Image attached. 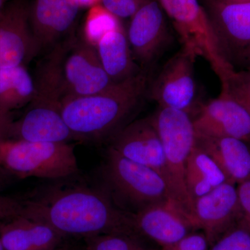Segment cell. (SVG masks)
<instances>
[{
    "label": "cell",
    "instance_id": "1",
    "mask_svg": "<svg viewBox=\"0 0 250 250\" xmlns=\"http://www.w3.org/2000/svg\"><path fill=\"white\" fill-rule=\"evenodd\" d=\"M23 205L21 215L49 225L62 237L136 233L131 214L120 209L107 192L92 188H54Z\"/></svg>",
    "mask_w": 250,
    "mask_h": 250
},
{
    "label": "cell",
    "instance_id": "2",
    "mask_svg": "<svg viewBox=\"0 0 250 250\" xmlns=\"http://www.w3.org/2000/svg\"><path fill=\"white\" fill-rule=\"evenodd\" d=\"M148 77L142 70L101 93L62 102L64 121L79 140L112 139L139 107L147 93Z\"/></svg>",
    "mask_w": 250,
    "mask_h": 250
},
{
    "label": "cell",
    "instance_id": "3",
    "mask_svg": "<svg viewBox=\"0 0 250 250\" xmlns=\"http://www.w3.org/2000/svg\"><path fill=\"white\" fill-rule=\"evenodd\" d=\"M41 65L58 88L62 103L101 93L116 83L104 69L96 47L83 39L70 37L57 44Z\"/></svg>",
    "mask_w": 250,
    "mask_h": 250
},
{
    "label": "cell",
    "instance_id": "4",
    "mask_svg": "<svg viewBox=\"0 0 250 250\" xmlns=\"http://www.w3.org/2000/svg\"><path fill=\"white\" fill-rule=\"evenodd\" d=\"M149 117L164 147L170 203L190 219L195 228L194 202L188 192L185 179L188 158L196 139L192 116L181 110L159 106Z\"/></svg>",
    "mask_w": 250,
    "mask_h": 250
},
{
    "label": "cell",
    "instance_id": "5",
    "mask_svg": "<svg viewBox=\"0 0 250 250\" xmlns=\"http://www.w3.org/2000/svg\"><path fill=\"white\" fill-rule=\"evenodd\" d=\"M107 193L122 210L139 213L170 202L165 179L156 171L129 160L109 147L104 167Z\"/></svg>",
    "mask_w": 250,
    "mask_h": 250
},
{
    "label": "cell",
    "instance_id": "6",
    "mask_svg": "<svg viewBox=\"0 0 250 250\" xmlns=\"http://www.w3.org/2000/svg\"><path fill=\"white\" fill-rule=\"evenodd\" d=\"M0 166L21 178L58 179L77 174L75 148L69 143L0 141Z\"/></svg>",
    "mask_w": 250,
    "mask_h": 250
},
{
    "label": "cell",
    "instance_id": "7",
    "mask_svg": "<svg viewBox=\"0 0 250 250\" xmlns=\"http://www.w3.org/2000/svg\"><path fill=\"white\" fill-rule=\"evenodd\" d=\"M158 1L173 24L182 48L195 59H205L220 82L234 71L222 57L209 18L199 0Z\"/></svg>",
    "mask_w": 250,
    "mask_h": 250
},
{
    "label": "cell",
    "instance_id": "8",
    "mask_svg": "<svg viewBox=\"0 0 250 250\" xmlns=\"http://www.w3.org/2000/svg\"><path fill=\"white\" fill-rule=\"evenodd\" d=\"M218 45L225 62L234 70L250 67V3L227 4L204 0Z\"/></svg>",
    "mask_w": 250,
    "mask_h": 250
},
{
    "label": "cell",
    "instance_id": "9",
    "mask_svg": "<svg viewBox=\"0 0 250 250\" xmlns=\"http://www.w3.org/2000/svg\"><path fill=\"white\" fill-rule=\"evenodd\" d=\"M196 59L182 48L168 59L152 83L148 95L160 107L174 108L191 116L202 104H197V86L194 75Z\"/></svg>",
    "mask_w": 250,
    "mask_h": 250
},
{
    "label": "cell",
    "instance_id": "10",
    "mask_svg": "<svg viewBox=\"0 0 250 250\" xmlns=\"http://www.w3.org/2000/svg\"><path fill=\"white\" fill-rule=\"evenodd\" d=\"M28 0H11L0 11V70L25 65L41 51L29 20Z\"/></svg>",
    "mask_w": 250,
    "mask_h": 250
},
{
    "label": "cell",
    "instance_id": "11",
    "mask_svg": "<svg viewBox=\"0 0 250 250\" xmlns=\"http://www.w3.org/2000/svg\"><path fill=\"white\" fill-rule=\"evenodd\" d=\"M62 106V104L35 95L24 114L11 122L8 139L46 143L79 140L64 121Z\"/></svg>",
    "mask_w": 250,
    "mask_h": 250
},
{
    "label": "cell",
    "instance_id": "12",
    "mask_svg": "<svg viewBox=\"0 0 250 250\" xmlns=\"http://www.w3.org/2000/svg\"><path fill=\"white\" fill-rule=\"evenodd\" d=\"M196 136L234 138L250 144V117L239 103L221 92L218 98L202 104L192 117Z\"/></svg>",
    "mask_w": 250,
    "mask_h": 250
},
{
    "label": "cell",
    "instance_id": "13",
    "mask_svg": "<svg viewBox=\"0 0 250 250\" xmlns=\"http://www.w3.org/2000/svg\"><path fill=\"white\" fill-rule=\"evenodd\" d=\"M243 216L236 184L225 182L194 201L195 228L209 246Z\"/></svg>",
    "mask_w": 250,
    "mask_h": 250
},
{
    "label": "cell",
    "instance_id": "14",
    "mask_svg": "<svg viewBox=\"0 0 250 250\" xmlns=\"http://www.w3.org/2000/svg\"><path fill=\"white\" fill-rule=\"evenodd\" d=\"M126 35L135 58L146 70L169 40L165 13L158 0H149L131 18Z\"/></svg>",
    "mask_w": 250,
    "mask_h": 250
},
{
    "label": "cell",
    "instance_id": "15",
    "mask_svg": "<svg viewBox=\"0 0 250 250\" xmlns=\"http://www.w3.org/2000/svg\"><path fill=\"white\" fill-rule=\"evenodd\" d=\"M110 147L126 159L156 171L166 181L164 147L149 117L126 125L112 138Z\"/></svg>",
    "mask_w": 250,
    "mask_h": 250
},
{
    "label": "cell",
    "instance_id": "16",
    "mask_svg": "<svg viewBox=\"0 0 250 250\" xmlns=\"http://www.w3.org/2000/svg\"><path fill=\"white\" fill-rule=\"evenodd\" d=\"M131 220L136 234L160 248L172 246L197 231L190 219L170 202L131 214Z\"/></svg>",
    "mask_w": 250,
    "mask_h": 250
},
{
    "label": "cell",
    "instance_id": "17",
    "mask_svg": "<svg viewBox=\"0 0 250 250\" xmlns=\"http://www.w3.org/2000/svg\"><path fill=\"white\" fill-rule=\"evenodd\" d=\"M77 0H34L29 20L41 50L57 45L71 31L80 9Z\"/></svg>",
    "mask_w": 250,
    "mask_h": 250
},
{
    "label": "cell",
    "instance_id": "18",
    "mask_svg": "<svg viewBox=\"0 0 250 250\" xmlns=\"http://www.w3.org/2000/svg\"><path fill=\"white\" fill-rule=\"evenodd\" d=\"M0 227V239L4 250H54L62 237L41 222L18 215Z\"/></svg>",
    "mask_w": 250,
    "mask_h": 250
},
{
    "label": "cell",
    "instance_id": "19",
    "mask_svg": "<svg viewBox=\"0 0 250 250\" xmlns=\"http://www.w3.org/2000/svg\"><path fill=\"white\" fill-rule=\"evenodd\" d=\"M195 144L215 161L228 177L238 185L250 179V144L234 138L196 136Z\"/></svg>",
    "mask_w": 250,
    "mask_h": 250
},
{
    "label": "cell",
    "instance_id": "20",
    "mask_svg": "<svg viewBox=\"0 0 250 250\" xmlns=\"http://www.w3.org/2000/svg\"><path fill=\"white\" fill-rule=\"evenodd\" d=\"M96 49L104 69L115 83L127 80L143 70L134 62L123 27L105 34L99 41Z\"/></svg>",
    "mask_w": 250,
    "mask_h": 250
},
{
    "label": "cell",
    "instance_id": "21",
    "mask_svg": "<svg viewBox=\"0 0 250 250\" xmlns=\"http://www.w3.org/2000/svg\"><path fill=\"white\" fill-rule=\"evenodd\" d=\"M185 179L188 192L193 202L229 182L215 161L195 143L188 158Z\"/></svg>",
    "mask_w": 250,
    "mask_h": 250
},
{
    "label": "cell",
    "instance_id": "22",
    "mask_svg": "<svg viewBox=\"0 0 250 250\" xmlns=\"http://www.w3.org/2000/svg\"><path fill=\"white\" fill-rule=\"evenodd\" d=\"M35 94V82L25 65L0 70V116L11 123L10 113L29 105Z\"/></svg>",
    "mask_w": 250,
    "mask_h": 250
},
{
    "label": "cell",
    "instance_id": "23",
    "mask_svg": "<svg viewBox=\"0 0 250 250\" xmlns=\"http://www.w3.org/2000/svg\"><path fill=\"white\" fill-rule=\"evenodd\" d=\"M123 27L121 19L108 11L102 4L90 7L85 17L83 39L96 47L105 34Z\"/></svg>",
    "mask_w": 250,
    "mask_h": 250
},
{
    "label": "cell",
    "instance_id": "24",
    "mask_svg": "<svg viewBox=\"0 0 250 250\" xmlns=\"http://www.w3.org/2000/svg\"><path fill=\"white\" fill-rule=\"evenodd\" d=\"M86 250H159L136 233H106L84 238Z\"/></svg>",
    "mask_w": 250,
    "mask_h": 250
},
{
    "label": "cell",
    "instance_id": "25",
    "mask_svg": "<svg viewBox=\"0 0 250 250\" xmlns=\"http://www.w3.org/2000/svg\"><path fill=\"white\" fill-rule=\"evenodd\" d=\"M207 250H250V227L244 216L219 237Z\"/></svg>",
    "mask_w": 250,
    "mask_h": 250
},
{
    "label": "cell",
    "instance_id": "26",
    "mask_svg": "<svg viewBox=\"0 0 250 250\" xmlns=\"http://www.w3.org/2000/svg\"><path fill=\"white\" fill-rule=\"evenodd\" d=\"M221 82V92L228 94L243 106L250 117V67L234 70Z\"/></svg>",
    "mask_w": 250,
    "mask_h": 250
},
{
    "label": "cell",
    "instance_id": "27",
    "mask_svg": "<svg viewBox=\"0 0 250 250\" xmlns=\"http://www.w3.org/2000/svg\"><path fill=\"white\" fill-rule=\"evenodd\" d=\"M149 0H101V4L117 17L131 18Z\"/></svg>",
    "mask_w": 250,
    "mask_h": 250
},
{
    "label": "cell",
    "instance_id": "28",
    "mask_svg": "<svg viewBox=\"0 0 250 250\" xmlns=\"http://www.w3.org/2000/svg\"><path fill=\"white\" fill-rule=\"evenodd\" d=\"M209 245L202 231L192 232L172 246L159 250H207Z\"/></svg>",
    "mask_w": 250,
    "mask_h": 250
},
{
    "label": "cell",
    "instance_id": "29",
    "mask_svg": "<svg viewBox=\"0 0 250 250\" xmlns=\"http://www.w3.org/2000/svg\"><path fill=\"white\" fill-rule=\"evenodd\" d=\"M23 202L14 197L0 195V223L22 214Z\"/></svg>",
    "mask_w": 250,
    "mask_h": 250
},
{
    "label": "cell",
    "instance_id": "30",
    "mask_svg": "<svg viewBox=\"0 0 250 250\" xmlns=\"http://www.w3.org/2000/svg\"><path fill=\"white\" fill-rule=\"evenodd\" d=\"M243 216L250 227V179L237 185Z\"/></svg>",
    "mask_w": 250,
    "mask_h": 250
},
{
    "label": "cell",
    "instance_id": "31",
    "mask_svg": "<svg viewBox=\"0 0 250 250\" xmlns=\"http://www.w3.org/2000/svg\"><path fill=\"white\" fill-rule=\"evenodd\" d=\"M11 123L9 122L5 121L4 118L0 116V141L7 139Z\"/></svg>",
    "mask_w": 250,
    "mask_h": 250
},
{
    "label": "cell",
    "instance_id": "32",
    "mask_svg": "<svg viewBox=\"0 0 250 250\" xmlns=\"http://www.w3.org/2000/svg\"><path fill=\"white\" fill-rule=\"evenodd\" d=\"M80 7H91L95 5L101 4V0H77Z\"/></svg>",
    "mask_w": 250,
    "mask_h": 250
},
{
    "label": "cell",
    "instance_id": "33",
    "mask_svg": "<svg viewBox=\"0 0 250 250\" xmlns=\"http://www.w3.org/2000/svg\"><path fill=\"white\" fill-rule=\"evenodd\" d=\"M217 1L227 3V4H246V3H250V0H217Z\"/></svg>",
    "mask_w": 250,
    "mask_h": 250
},
{
    "label": "cell",
    "instance_id": "34",
    "mask_svg": "<svg viewBox=\"0 0 250 250\" xmlns=\"http://www.w3.org/2000/svg\"><path fill=\"white\" fill-rule=\"evenodd\" d=\"M8 2H9L8 0H0V11L4 9L5 6L7 4Z\"/></svg>",
    "mask_w": 250,
    "mask_h": 250
},
{
    "label": "cell",
    "instance_id": "35",
    "mask_svg": "<svg viewBox=\"0 0 250 250\" xmlns=\"http://www.w3.org/2000/svg\"><path fill=\"white\" fill-rule=\"evenodd\" d=\"M4 180H3L0 177V190H1V188H2L3 187H4Z\"/></svg>",
    "mask_w": 250,
    "mask_h": 250
},
{
    "label": "cell",
    "instance_id": "36",
    "mask_svg": "<svg viewBox=\"0 0 250 250\" xmlns=\"http://www.w3.org/2000/svg\"><path fill=\"white\" fill-rule=\"evenodd\" d=\"M0 250H4V248H3L2 244H1V239H0Z\"/></svg>",
    "mask_w": 250,
    "mask_h": 250
},
{
    "label": "cell",
    "instance_id": "37",
    "mask_svg": "<svg viewBox=\"0 0 250 250\" xmlns=\"http://www.w3.org/2000/svg\"><path fill=\"white\" fill-rule=\"evenodd\" d=\"M54 250H64L63 248H57V249H55Z\"/></svg>",
    "mask_w": 250,
    "mask_h": 250
}]
</instances>
